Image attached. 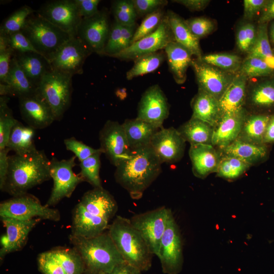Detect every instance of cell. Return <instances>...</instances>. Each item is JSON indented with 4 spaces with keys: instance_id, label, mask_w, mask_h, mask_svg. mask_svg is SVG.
Listing matches in <instances>:
<instances>
[{
    "instance_id": "obj_15",
    "label": "cell",
    "mask_w": 274,
    "mask_h": 274,
    "mask_svg": "<svg viewBox=\"0 0 274 274\" xmlns=\"http://www.w3.org/2000/svg\"><path fill=\"white\" fill-rule=\"evenodd\" d=\"M191 66L195 74L198 89L218 100L237 74L224 71L196 58L193 59Z\"/></svg>"
},
{
    "instance_id": "obj_17",
    "label": "cell",
    "mask_w": 274,
    "mask_h": 274,
    "mask_svg": "<svg viewBox=\"0 0 274 274\" xmlns=\"http://www.w3.org/2000/svg\"><path fill=\"white\" fill-rule=\"evenodd\" d=\"M92 52L77 37H72L50 61L52 68L70 74H82L86 59Z\"/></svg>"
},
{
    "instance_id": "obj_22",
    "label": "cell",
    "mask_w": 274,
    "mask_h": 274,
    "mask_svg": "<svg viewBox=\"0 0 274 274\" xmlns=\"http://www.w3.org/2000/svg\"><path fill=\"white\" fill-rule=\"evenodd\" d=\"M248 115L244 107L234 113L223 116L214 128L212 145L222 150L236 140Z\"/></svg>"
},
{
    "instance_id": "obj_5",
    "label": "cell",
    "mask_w": 274,
    "mask_h": 274,
    "mask_svg": "<svg viewBox=\"0 0 274 274\" xmlns=\"http://www.w3.org/2000/svg\"><path fill=\"white\" fill-rule=\"evenodd\" d=\"M72 77L51 68L45 74L37 87L36 94L50 108L55 120H60L71 105Z\"/></svg>"
},
{
    "instance_id": "obj_8",
    "label": "cell",
    "mask_w": 274,
    "mask_h": 274,
    "mask_svg": "<svg viewBox=\"0 0 274 274\" xmlns=\"http://www.w3.org/2000/svg\"><path fill=\"white\" fill-rule=\"evenodd\" d=\"M76 158L73 156L67 159L58 160L53 157L50 160V173L53 186L45 206L50 207L62 199L70 197L78 185L83 181L80 175L73 171Z\"/></svg>"
},
{
    "instance_id": "obj_47",
    "label": "cell",
    "mask_w": 274,
    "mask_h": 274,
    "mask_svg": "<svg viewBox=\"0 0 274 274\" xmlns=\"http://www.w3.org/2000/svg\"><path fill=\"white\" fill-rule=\"evenodd\" d=\"M257 26L251 22L242 24L236 34V44L238 49L247 55L252 50L257 36Z\"/></svg>"
},
{
    "instance_id": "obj_63",
    "label": "cell",
    "mask_w": 274,
    "mask_h": 274,
    "mask_svg": "<svg viewBox=\"0 0 274 274\" xmlns=\"http://www.w3.org/2000/svg\"><path fill=\"white\" fill-rule=\"evenodd\" d=\"M115 93L116 96L121 99H124L126 95V92L124 91V89H117Z\"/></svg>"
},
{
    "instance_id": "obj_1",
    "label": "cell",
    "mask_w": 274,
    "mask_h": 274,
    "mask_svg": "<svg viewBox=\"0 0 274 274\" xmlns=\"http://www.w3.org/2000/svg\"><path fill=\"white\" fill-rule=\"evenodd\" d=\"M161 164L150 145L131 150L116 166L115 179L132 199H139L160 174Z\"/></svg>"
},
{
    "instance_id": "obj_12",
    "label": "cell",
    "mask_w": 274,
    "mask_h": 274,
    "mask_svg": "<svg viewBox=\"0 0 274 274\" xmlns=\"http://www.w3.org/2000/svg\"><path fill=\"white\" fill-rule=\"evenodd\" d=\"M111 24L107 10L102 9L94 15L82 19L77 29L78 38L92 52L103 55Z\"/></svg>"
},
{
    "instance_id": "obj_36",
    "label": "cell",
    "mask_w": 274,
    "mask_h": 274,
    "mask_svg": "<svg viewBox=\"0 0 274 274\" xmlns=\"http://www.w3.org/2000/svg\"><path fill=\"white\" fill-rule=\"evenodd\" d=\"M166 59L164 50L141 56L126 74V78L131 80L136 77L152 73L157 70Z\"/></svg>"
},
{
    "instance_id": "obj_35",
    "label": "cell",
    "mask_w": 274,
    "mask_h": 274,
    "mask_svg": "<svg viewBox=\"0 0 274 274\" xmlns=\"http://www.w3.org/2000/svg\"><path fill=\"white\" fill-rule=\"evenodd\" d=\"M270 115L257 113L248 115L237 139L254 144H264V135Z\"/></svg>"
},
{
    "instance_id": "obj_40",
    "label": "cell",
    "mask_w": 274,
    "mask_h": 274,
    "mask_svg": "<svg viewBox=\"0 0 274 274\" xmlns=\"http://www.w3.org/2000/svg\"><path fill=\"white\" fill-rule=\"evenodd\" d=\"M101 153V151L98 152L80 162L81 171L79 175L83 181L89 183L94 188L102 187L99 175Z\"/></svg>"
},
{
    "instance_id": "obj_41",
    "label": "cell",
    "mask_w": 274,
    "mask_h": 274,
    "mask_svg": "<svg viewBox=\"0 0 274 274\" xmlns=\"http://www.w3.org/2000/svg\"><path fill=\"white\" fill-rule=\"evenodd\" d=\"M250 166L236 157L223 155L221 156L216 173L219 177L234 180L243 175Z\"/></svg>"
},
{
    "instance_id": "obj_7",
    "label": "cell",
    "mask_w": 274,
    "mask_h": 274,
    "mask_svg": "<svg viewBox=\"0 0 274 274\" xmlns=\"http://www.w3.org/2000/svg\"><path fill=\"white\" fill-rule=\"evenodd\" d=\"M0 216L21 220L40 218L58 221L60 219L58 210L42 205L37 197L27 193L2 202Z\"/></svg>"
},
{
    "instance_id": "obj_9",
    "label": "cell",
    "mask_w": 274,
    "mask_h": 274,
    "mask_svg": "<svg viewBox=\"0 0 274 274\" xmlns=\"http://www.w3.org/2000/svg\"><path fill=\"white\" fill-rule=\"evenodd\" d=\"M169 209L165 206L134 215L130 219L153 255L158 256L160 242L166 227Z\"/></svg>"
},
{
    "instance_id": "obj_6",
    "label": "cell",
    "mask_w": 274,
    "mask_h": 274,
    "mask_svg": "<svg viewBox=\"0 0 274 274\" xmlns=\"http://www.w3.org/2000/svg\"><path fill=\"white\" fill-rule=\"evenodd\" d=\"M22 31L50 63L59 49L72 37L37 14L28 18Z\"/></svg>"
},
{
    "instance_id": "obj_24",
    "label": "cell",
    "mask_w": 274,
    "mask_h": 274,
    "mask_svg": "<svg viewBox=\"0 0 274 274\" xmlns=\"http://www.w3.org/2000/svg\"><path fill=\"white\" fill-rule=\"evenodd\" d=\"M37 89V86L21 68L14 55L6 80L4 83L0 84L1 96H12L19 98L36 94Z\"/></svg>"
},
{
    "instance_id": "obj_59",
    "label": "cell",
    "mask_w": 274,
    "mask_h": 274,
    "mask_svg": "<svg viewBox=\"0 0 274 274\" xmlns=\"http://www.w3.org/2000/svg\"><path fill=\"white\" fill-rule=\"evenodd\" d=\"M273 20H274V0H267L260 13L258 23H268Z\"/></svg>"
},
{
    "instance_id": "obj_42",
    "label": "cell",
    "mask_w": 274,
    "mask_h": 274,
    "mask_svg": "<svg viewBox=\"0 0 274 274\" xmlns=\"http://www.w3.org/2000/svg\"><path fill=\"white\" fill-rule=\"evenodd\" d=\"M238 73L248 79L269 77L273 75L274 71L265 60L259 57H247L243 60Z\"/></svg>"
},
{
    "instance_id": "obj_28",
    "label": "cell",
    "mask_w": 274,
    "mask_h": 274,
    "mask_svg": "<svg viewBox=\"0 0 274 274\" xmlns=\"http://www.w3.org/2000/svg\"><path fill=\"white\" fill-rule=\"evenodd\" d=\"M191 117L207 122L214 128L221 119L219 100L210 94L200 89L191 101Z\"/></svg>"
},
{
    "instance_id": "obj_21",
    "label": "cell",
    "mask_w": 274,
    "mask_h": 274,
    "mask_svg": "<svg viewBox=\"0 0 274 274\" xmlns=\"http://www.w3.org/2000/svg\"><path fill=\"white\" fill-rule=\"evenodd\" d=\"M22 119L34 129H42L50 126L54 116L48 105L36 93L19 98Z\"/></svg>"
},
{
    "instance_id": "obj_18",
    "label": "cell",
    "mask_w": 274,
    "mask_h": 274,
    "mask_svg": "<svg viewBox=\"0 0 274 274\" xmlns=\"http://www.w3.org/2000/svg\"><path fill=\"white\" fill-rule=\"evenodd\" d=\"M169 106L167 99L158 84L148 87L143 93L138 107L136 118L162 128L168 117Z\"/></svg>"
},
{
    "instance_id": "obj_32",
    "label": "cell",
    "mask_w": 274,
    "mask_h": 274,
    "mask_svg": "<svg viewBox=\"0 0 274 274\" xmlns=\"http://www.w3.org/2000/svg\"><path fill=\"white\" fill-rule=\"evenodd\" d=\"M14 56L21 68L37 87L45 74L52 68L50 62L39 53L15 52Z\"/></svg>"
},
{
    "instance_id": "obj_14",
    "label": "cell",
    "mask_w": 274,
    "mask_h": 274,
    "mask_svg": "<svg viewBox=\"0 0 274 274\" xmlns=\"http://www.w3.org/2000/svg\"><path fill=\"white\" fill-rule=\"evenodd\" d=\"M174 41L166 13L161 24L154 32L131 44L112 57L121 60L134 61L141 56L164 50Z\"/></svg>"
},
{
    "instance_id": "obj_16",
    "label": "cell",
    "mask_w": 274,
    "mask_h": 274,
    "mask_svg": "<svg viewBox=\"0 0 274 274\" xmlns=\"http://www.w3.org/2000/svg\"><path fill=\"white\" fill-rule=\"evenodd\" d=\"M100 149L111 164L117 166L130 154L131 149L122 124L107 120L99 133Z\"/></svg>"
},
{
    "instance_id": "obj_34",
    "label": "cell",
    "mask_w": 274,
    "mask_h": 274,
    "mask_svg": "<svg viewBox=\"0 0 274 274\" xmlns=\"http://www.w3.org/2000/svg\"><path fill=\"white\" fill-rule=\"evenodd\" d=\"M177 130L184 140L191 145H212L214 127L201 120L191 117Z\"/></svg>"
},
{
    "instance_id": "obj_4",
    "label": "cell",
    "mask_w": 274,
    "mask_h": 274,
    "mask_svg": "<svg viewBox=\"0 0 274 274\" xmlns=\"http://www.w3.org/2000/svg\"><path fill=\"white\" fill-rule=\"evenodd\" d=\"M108 232L125 262L142 272L151 268L153 255L129 219L117 216Z\"/></svg>"
},
{
    "instance_id": "obj_61",
    "label": "cell",
    "mask_w": 274,
    "mask_h": 274,
    "mask_svg": "<svg viewBox=\"0 0 274 274\" xmlns=\"http://www.w3.org/2000/svg\"><path fill=\"white\" fill-rule=\"evenodd\" d=\"M264 144L274 143V114H270L263 139Z\"/></svg>"
},
{
    "instance_id": "obj_25",
    "label": "cell",
    "mask_w": 274,
    "mask_h": 274,
    "mask_svg": "<svg viewBox=\"0 0 274 274\" xmlns=\"http://www.w3.org/2000/svg\"><path fill=\"white\" fill-rule=\"evenodd\" d=\"M247 78L244 75L239 73L236 74L219 100L222 117L244 108L247 94Z\"/></svg>"
},
{
    "instance_id": "obj_55",
    "label": "cell",
    "mask_w": 274,
    "mask_h": 274,
    "mask_svg": "<svg viewBox=\"0 0 274 274\" xmlns=\"http://www.w3.org/2000/svg\"><path fill=\"white\" fill-rule=\"evenodd\" d=\"M267 0H244V17L245 19L251 21L260 13L266 4Z\"/></svg>"
},
{
    "instance_id": "obj_39",
    "label": "cell",
    "mask_w": 274,
    "mask_h": 274,
    "mask_svg": "<svg viewBox=\"0 0 274 274\" xmlns=\"http://www.w3.org/2000/svg\"><path fill=\"white\" fill-rule=\"evenodd\" d=\"M35 11L28 6H23L12 13L2 23L0 35L9 36L22 31L28 18Z\"/></svg>"
},
{
    "instance_id": "obj_51",
    "label": "cell",
    "mask_w": 274,
    "mask_h": 274,
    "mask_svg": "<svg viewBox=\"0 0 274 274\" xmlns=\"http://www.w3.org/2000/svg\"><path fill=\"white\" fill-rule=\"evenodd\" d=\"M122 39V25L114 20L111 28L103 55L113 57L120 51Z\"/></svg>"
},
{
    "instance_id": "obj_19",
    "label": "cell",
    "mask_w": 274,
    "mask_h": 274,
    "mask_svg": "<svg viewBox=\"0 0 274 274\" xmlns=\"http://www.w3.org/2000/svg\"><path fill=\"white\" fill-rule=\"evenodd\" d=\"M185 142L177 129L162 127L153 135L150 146L162 163H172L183 157Z\"/></svg>"
},
{
    "instance_id": "obj_53",
    "label": "cell",
    "mask_w": 274,
    "mask_h": 274,
    "mask_svg": "<svg viewBox=\"0 0 274 274\" xmlns=\"http://www.w3.org/2000/svg\"><path fill=\"white\" fill-rule=\"evenodd\" d=\"M138 16H146L167 4L166 0H132Z\"/></svg>"
},
{
    "instance_id": "obj_13",
    "label": "cell",
    "mask_w": 274,
    "mask_h": 274,
    "mask_svg": "<svg viewBox=\"0 0 274 274\" xmlns=\"http://www.w3.org/2000/svg\"><path fill=\"white\" fill-rule=\"evenodd\" d=\"M37 14L72 37H76L82 20L75 0L47 1Z\"/></svg>"
},
{
    "instance_id": "obj_62",
    "label": "cell",
    "mask_w": 274,
    "mask_h": 274,
    "mask_svg": "<svg viewBox=\"0 0 274 274\" xmlns=\"http://www.w3.org/2000/svg\"><path fill=\"white\" fill-rule=\"evenodd\" d=\"M268 36L270 44L274 46V20L270 23Z\"/></svg>"
},
{
    "instance_id": "obj_2",
    "label": "cell",
    "mask_w": 274,
    "mask_h": 274,
    "mask_svg": "<svg viewBox=\"0 0 274 274\" xmlns=\"http://www.w3.org/2000/svg\"><path fill=\"white\" fill-rule=\"evenodd\" d=\"M9 169L2 191L13 196L27 193L30 189L51 178L50 160L43 150L9 156Z\"/></svg>"
},
{
    "instance_id": "obj_58",
    "label": "cell",
    "mask_w": 274,
    "mask_h": 274,
    "mask_svg": "<svg viewBox=\"0 0 274 274\" xmlns=\"http://www.w3.org/2000/svg\"><path fill=\"white\" fill-rule=\"evenodd\" d=\"M172 2L182 5L191 11H202L210 3L209 0H174Z\"/></svg>"
},
{
    "instance_id": "obj_48",
    "label": "cell",
    "mask_w": 274,
    "mask_h": 274,
    "mask_svg": "<svg viewBox=\"0 0 274 274\" xmlns=\"http://www.w3.org/2000/svg\"><path fill=\"white\" fill-rule=\"evenodd\" d=\"M194 36L199 40L213 32L216 27L215 21L205 17H196L185 20Z\"/></svg>"
},
{
    "instance_id": "obj_3",
    "label": "cell",
    "mask_w": 274,
    "mask_h": 274,
    "mask_svg": "<svg viewBox=\"0 0 274 274\" xmlns=\"http://www.w3.org/2000/svg\"><path fill=\"white\" fill-rule=\"evenodd\" d=\"M70 239L82 258L86 274L109 272L125 262L108 231L89 238L71 234Z\"/></svg>"
},
{
    "instance_id": "obj_27",
    "label": "cell",
    "mask_w": 274,
    "mask_h": 274,
    "mask_svg": "<svg viewBox=\"0 0 274 274\" xmlns=\"http://www.w3.org/2000/svg\"><path fill=\"white\" fill-rule=\"evenodd\" d=\"M248 99L259 113L272 114L274 111V75L262 78L252 85Z\"/></svg>"
},
{
    "instance_id": "obj_54",
    "label": "cell",
    "mask_w": 274,
    "mask_h": 274,
    "mask_svg": "<svg viewBox=\"0 0 274 274\" xmlns=\"http://www.w3.org/2000/svg\"><path fill=\"white\" fill-rule=\"evenodd\" d=\"M15 51L9 46L0 47V81L4 83L8 75Z\"/></svg>"
},
{
    "instance_id": "obj_43",
    "label": "cell",
    "mask_w": 274,
    "mask_h": 274,
    "mask_svg": "<svg viewBox=\"0 0 274 274\" xmlns=\"http://www.w3.org/2000/svg\"><path fill=\"white\" fill-rule=\"evenodd\" d=\"M9 96H0V150L7 147L10 132L18 121L8 106Z\"/></svg>"
},
{
    "instance_id": "obj_45",
    "label": "cell",
    "mask_w": 274,
    "mask_h": 274,
    "mask_svg": "<svg viewBox=\"0 0 274 274\" xmlns=\"http://www.w3.org/2000/svg\"><path fill=\"white\" fill-rule=\"evenodd\" d=\"M273 55L268 33V23L258 24L254 45L247 57H259L265 60Z\"/></svg>"
},
{
    "instance_id": "obj_29",
    "label": "cell",
    "mask_w": 274,
    "mask_h": 274,
    "mask_svg": "<svg viewBox=\"0 0 274 274\" xmlns=\"http://www.w3.org/2000/svg\"><path fill=\"white\" fill-rule=\"evenodd\" d=\"M224 155L238 158L250 165L265 160L269 155L267 145H257L236 139L222 150Z\"/></svg>"
},
{
    "instance_id": "obj_38",
    "label": "cell",
    "mask_w": 274,
    "mask_h": 274,
    "mask_svg": "<svg viewBox=\"0 0 274 274\" xmlns=\"http://www.w3.org/2000/svg\"><path fill=\"white\" fill-rule=\"evenodd\" d=\"M200 60L222 70L233 73H238L243 61L239 55L228 53L203 55Z\"/></svg>"
},
{
    "instance_id": "obj_44",
    "label": "cell",
    "mask_w": 274,
    "mask_h": 274,
    "mask_svg": "<svg viewBox=\"0 0 274 274\" xmlns=\"http://www.w3.org/2000/svg\"><path fill=\"white\" fill-rule=\"evenodd\" d=\"M111 11L114 20L122 25L136 24L138 17L132 0H116L112 2Z\"/></svg>"
},
{
    "instance_id": "obj_49",
    "label": "cell",
    "mask_w": 274,
    "mask_h": 274,
    "mask_svg": "<svg viewBox=\"0 0 274 274\" xmlns=\"http://www.w3.org/2000/svg\"><path fill=\"white\" fill-rule=\"evenodd\" d=\"M38 264L39 269L43 274H66L51 250L39 255Z\"/></svg>"
},
{
    "instance_id": "obj_50",
    "label": "cell",
    "mask_w": 274,
    "mask_h": 274,
    "mask_svg": "<svg viewBox=\"0 0 274 274\" xmlns=\"http://www.w3.org/2000/svg\"><path fill=\"white\" fill-rule=\"evenodd\" d=\"M63 142L66 150L74 153L80 162L98 152H102L100 148L94 149L74 137L64 139Z\"/></svg>"
},
{
    "instance_id": "obj_10",
    "label": "cell",
    "mask_w": 274,
    "mask_h": 274,
    "mask_svg": "<svg viewBox=\"0 0 274 274\" xmlns=\"http://www.w3.org/2000/svg\"><path fill=\"white\" fill-rule=\"evenodd\" d=\"M157 257L164 273L178 274L181 271L183 263L182 241L170 209Z\"/></svg>"
},
{
    "instance_id": "obj_56",
    "label": "cell",
    "mask_w": 274,
    "mask_h": 274,
    "mask_svg": "<svg viewBox=\"0 0 274 274\" xmlns=\"http://www.w3.org/2000/svg\"><path fill=\"white\" fill-rule=\"evenodd\" d=\"M79 13L82 18H87L93 16L98 11L99 0H75Z\"/></svg>"
},
{
    "instance_id": "obj_26",
    "label": "cell",
    "mask_w": 274,
    "mask_h": 274,
    "mask_svg": "<svg viewBox=\"0 0 274 274\" xmlns=\"http://www.w3.org/2000/svg\"><path fill=\"white\" fill-rule=\"evenodd\" d=\"M169 72L175 82L182 84L186 80L187 71L193 60L192 54L176 41L169 43L164 49Z\"/></svg>"
},
{
    "instance_id": "obj_60",
    "label": "cell",
    "mask_w": 274,
    "mask_h": 274,
    "mask_svg": "<svg viewBox=\"0 0 274 274\" xmlns=\"http://www.w3.org/2000/svg\"><path fill=\"white\" fill-rule=\"evenodd\" d=\"M142 271L126 262L117 265L109 272L102 274H142Z\"/></svg>"
},
{
    "instance_id": "obj_37",
    "label": "cell",
    "mask_w": 274,
    "mask_h": 274,
    "mask_svg": "<svg viewBox=\"0 0 274 274\" xmlns=\"http://www.w3.org/2000/svg\"><path fill=\"white\" fill-rule=\"evenodd\" d=\"M66 274H86L82 258L74 248L59 247L51 250Z\"/></svg>"
},
{
    "instance_id": "obj_11",
    "label": "cell",
    "mask_w": 274,
    "mask_h": 274,
    "mask_svg": "<svg viewBox=\"0 0 274 274\" xmlns=\"http://www.w3.org/2000/svg\"><path fill=\"white\" fill-rule=\"evenodd\" d=\"M118 205L114 197L102 187L85 193L74 211L93 221H110L115 215Z\"/></svg>"
},
{
    "instance_id": "obj_30",
    "label": "cell",
    "mask_w": 274,
    "mask_h": 274,
    "mask_svg": "<svg viewBox=\"0 0 274 274\" xmlns=\"http://www.w3.org/2000/svg\"><path fill=\"white\" fill-rule=\"evenodd\" d=\"M166 15L175 41L186 48L193 56L200 59L203 55L199 40L191 32L185 20L171 10L166 11Z\"/></svg>"
},
{
    "instance_id": "obj_31",
    "label": "cell",
    "mask_w": 274,
    "mask_h": 274,
    "mask_svg": "<svg viewBox=\"0 0 274 274\" xmlns=\"http://www.w3.org/2000/svg\"><path fill=\"white\" fill-rule=\"evenodd\" d=\"M122 124L131 150L150 146L153 135L160 129L137 118L126 119Z\"/></svg>"
},
{
    "instance_id": "obj_57",
    "label": "cell",
    "mask_w": 274,
    "mask_h": 274,
    "mask_svg": "<svg viewBox=\"0 0 274 274\" xmlns=\"http://www.w3.org/2000/svg\"><path fill=\"white\" fill-rule=\"evenodd\" d=\"M10 151L8 148L0 150V189L2 191L9 169V155Z\"/></svg>"
},
{
    "instance_id": "obj_46",
    "label": "cell",
    "mask_w": 274,
    "mask_h": 274,
    "mask_svg": "<svg viewBox=\"0 0 274 274\" xmlns=\"http://www.w3.org/2000/svg\"><path fill=\"white\" fill-rule=\"evenodd\" d=\"M166 13L161 9L145 16L135 31L131 44L154 32L161 24Z\"/></svg>"
},
{
    "instance_id": "obj_52",
    "label": "cell",
    "mask_w": 274,
    "mask_h": 274,
    "mask_svg": "<svg viewBox=\"0 0 274 274\" xmlns=\"http://www.w3.org/2000/svg\"><path fill=\"white\" fill-rule=\"evenodd\" d=\"M7 37L9 46L15 52L40 54L22 31L12 33Z\"/></svg>"
},
{
    "instance_id": "obj_33",
    "label": "cell",
    "mask_w": 274,
    "mask_h": 274,
    "mask_svg": "<svg viewBox=\"0 0 274 274\" xmlns=\"http://www.w3.org/2000/svg\"><path fill=\"white\" fill-rule=\"evenodd\" d=\"M35 136V129L18 120L11 130L7 148L18 155L33 152L37 150Z\"/></svg>"
},
{
    "instance_id": "obj_23",
    "label": "cell",
    "mask_w": 274,
    "mask_h": 274,
    "mask_svg": "<svg viewBox=\"0 0 274 274\" xmlns=\"http://www.w3.org/2000/svg\"><path fill=\"white\" fill-rule=\"evenodd\" d=\"M189 154L192 172L196 177L203 179L217 172L221 156L212 145H192Z\"/></svg>"
},
{
    "instance_id": "obj_20",
    "label": "cell",
    "mask_w": 274,
    "mask_h": 274,
    "mask_svg": "<svg viewBox=\"0 0 274 274\" xmlns=\"http://www.w3.org/2000/svg\"><path fill=\"white\" fill-rule=\"evenodd\" d=\"M6 229L5 234L1 238L0 259L3 260L7 254L21 249L26 244L28 236L40 218L28 220L2 217Z\"/></svg>"
}]
</instances>
